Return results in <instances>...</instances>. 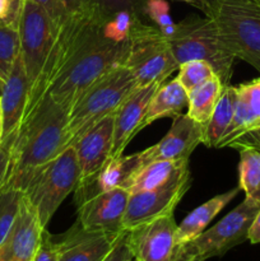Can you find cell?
<instances>
[{
	"label": "cell",
	"instance_id": "6da1fadb",
	"mask_svg": "<svg viewBox=\"0 0 260 261\" xmlns=\"http://www.w3.org/2000/svg\"><path fill=\"white\" fill-rule=\"evenodd\" d=\"M129 42L107 37L102 19L69 18L58 33L46 94L66 110L98 79L124 65Z\"/></svg>",
	"mask_w": 260,
	"mask_h": 261
},
{
	"label": "cell",
	"instance_id": "7a4b0ae2",
	"mask_svg": "<svg viewBox=\"0 0 260 261\" xmlns=\"http://www.w3.org/2000/svg\"><path fill=\"white\" fill-rule=\"evenodd\" d=\"M69 111L48 94L24 117L10 147V162L3 188L24 193L32 178L65 149Z\"/></svg>",
	"mask_w": 260,
	"mask_h": 261
},
{
	"label": "cell",
	"instance_id": "3957f363",
	"mask_svg": "<svg viewBox=\"0 0 260 261\" xmlns=\"http://www.w3.org/2000/svg\"><path fill=\"white\" fill-rule=\"evenodd\" d=\"M18 32L20 56L30 83V99L25 117L46 94L48 71L55 50L56 30L47 12L40 4L32 0H24Z\"/></svg>",
	"mask_w": 260,
	"mask_h": 261
},
{
	"label": "cell",
	"instance_id": "277c9868",
	"mask_svg": "<svg viewBox=\"0 0 260 261\" xmlns=\"http://www.w3.org/2000/svg\"><path fill=\"white\" fill-rule=\"evenodd\" d=\"M138 88L137 81L124 65L116 66L92 84L69 110L65 148L73 145L102 119L114 114Z\"/></svg>",
	"mask_w": 260,
	"mask_h": 261
},
{
	"label": "cell",
	"instance_id": "5b68a950",
	"mask_svg": "<svg viewBox=\"0 0 260 261\" xmlns=\"http://www.w3.org/2000/svg\"><path fill=\"white\" fill-rule=\"evenodd\" d=\"M166 37L178 65L189 60L206 61L222 84L228 86L236 58L226 47L212 18L188 15L176 23L175 31Z\"/></svg>",
	"mask_w": 260,
	"mask_h": 261
},
{
	"label": "cell",
	"instance_id": "8992f818",
	"mask_svg": "<svg viewBox=\"0 0 260 261\" xmlns=\"http://www.w3.org/2000/svg\"><path fill=\"white\" fill-rule=\"evenodd\" d=\"M204 15L214 20L229 53L260 73L259 0H208Z\"/></svg>",
	"mask_w": 260,
	"mask_h": 261
},
{
	"label": "cell",
	"instance_id": "52a82bcc",
	"mask_svg": "<svg viewBox=\"0 0 260 261\" xmlns=\"http://www.w3.org/2000/svg\"><path fill=\"white\" fill-rule=\"evenodd\" d=\"M260 211V204L245 199L212 228L186 244L177 245L172 261H206L223 256L233 247L245 242L249 229Z\"/></svg>",
	"mask_w": 260,
	"mask_h": 261
},
{
	"label": "cell",
	"instance_id": "ba28073f",
	"mask_svg": "<svg viewBox=\"0 0 260 261\" xmlns=\"http://www.w3.org/2000/svg\"><path fill=\"white\" fill-rule=\"evenodd\" d=\"M124 66L139 87L163 83L178 69L167 37L155 25L143 20H138L130 33Z\"/></svg>",
	"mask_w": 260,
	"mask_h": 261
},
{
	"label": "cell",
	"instance_id": "9c48e42d",
	"mask_svg": "<svg viewBox=\"0 0 260 261\" xmlns=\"http://www.w3.org/2000/svg\"><path fill=\"white\" fill-rule=\"evenodd\" d=\"M79 173L75 148L69 145L48 162L25 188L23 194L35 206L45 228L66 196L75 191Z\"/></svg>",
	"mask_w": 260,
	"mask_h": 261
},
{
	"label": "cell",
	"instance_id": "30bf717a",
	"mask_svg": "<svg viewBox=\"0 0 260 261\" xmlns=\"http://www.w3.org/2000/svg\"><path fill=\"white\" fill-rule=\"evenodd\" d=\"M191 186L189 166L181 170L167 184L143 193L130 194L122 221V231H130L160 217L173 214Z\"/></svg>",
	"mask_w": 260,
	"mask_h": 261
},
{
	"label": "cell",
	"instance_id": "8fae6325",
	"mask_svg": "<svg viewBox=\"0 0 260 261\" xmlns=\"http://www.w3.org/2000/svg\"><path fill=\"white\" fill-rule=\"evenodd\" d=\"M176 229L175 217L168 214L126 231L125 242L137 261H172Z\"/></svg>",
	"mask_w": 260,
	"mask_h": 261
},
{
	"label": "cell",
	"instance_id": "7c38bea8",
	"mask_svg": "<svg viewBox=\"0 0 260 261\" xmlns=\"http://www.w3.org/2000/svg\"><path fill=\"white\" fill-rule=\"evenodd\" d=\"M129 196V191L124 188L93 194L76 203V222L87 231L121 233Z\"/></svg>",
	"mask_w": 260,
	"mask_h": 261
},
{
	"label": "cell",
	"instance_id": "4fadbf2b",
	"mask_svg": "<svg viewBox=\"0 0 260 261\" xmlns=\"http://www.w3.org/2000/svg\"><path fill=\"white\" fill-rule=\"evenodd\" d=\"M203 132L204 126L186 114L173 117L168 133L157 144L138 152L140 167L157 161L189 160L195 148L203 143Z\"/></svg>",
	"mask_w": 260,
	"mask_h": 261
},
{
	"label": "cell",
	"instance_id": "5bb4252c",
	"mask_svg": "<svg viewBox=\"0 0 260 261\" xmlns=\"http://www.w3.org/2000/svg\"><path fill=\"white\" fill-rule=\"evenodd\" d=\"M114 114L102 119L73 144L81 172L76 189L93 180L111 157L114 143Z\"/></svg>",
	"mask_w": 260,
	"mask_h": 261
},
{
	"label": "cell",
	"instance_id": "9a60e30c",
	"mask_svg": "<svg viewBox=\"0 0 260 261\" xmlns=\"http://www.w3.org/2000/svg\"><path fill=\"white\" fill-rule=\"evenodd\" d=\"M43 229L35 206L23 194L17 218L0 245V261H33Z\"/></svg>",
	"mask_w": 260,
	"mask_h": 261
},
{
	"label": "cell",
	"instance_id": "2e32d148",
	"mask_svg": "<svg viewBox=\"0 0 260 261\" xmlns=\"http://www.w3.org/2000/svg\"><path fill=\"white\" fill-rule=\"evenodd\" d=\"M0 92L3 116L2 145L12 147L24 119L30 99V83L20 54Z\"/></svg>",
	"mask_w": 260,
	"mask_h": 261
},
{
	"label": "cell",
	"instance_id": "e0dca14e",
	"mask_svg": "<svg viewBox=\"0 0 260 261\" xmlns=\"http://www.w3.org/2000/svg\"><path fill=\"white\" fill-rule=\"evenodd\" d=\"M122 232L106 233L87 231L76 222L60 239H55L59 261H103L119 241Z\"/></svg>",
	"mask_w": 260,
	"mask_h": 261
},
{
	"label": "cell",
	"instance_id": "ac0fdd59",
	"mask_svg": "<svg viewBox=\"0 0 260 261\" xmlns=\"http://www.w3.org/2000/svg\"><path fill=\"white\" fill-rule=\"evenodd\" d=\"M162 83H152L139 87L114 114V143L111 157H119L124 153L133 138L143 130V120L147 112L148 103L158 87Z\"/></svg>",
	"mask_w": 260,
	"mask_h": 261
},
{
	"label": "cell",
	"instance_id": "d6986e66",
	"mask_svg": "<svg viewBox=\"0 0 260 261\" xmlns=\"http://www.w3.org/2000/svg\"><path fill=\"white\" fill-rule=\"evenodd\" d=\"M236 87V111L217 148L228 147L236 138L260 127V78Z\"/></svg>",
	"mask_w": 260,
	"mask_h": 261
},
{
	"label": "cell",
	"instance_id": "ffe728a7",
	"mask_svg": "<svg viewBox=\"0 0 260 261\" xmlns=\"http://www.w3.org/2000/svg\"><path fill=\"white\" fill-rule=\"evenodd\" d=\"M139 160L138 153L130 155H119V157L110 158L103 166L98 175L86 184L82 188L75 189V203L99 193V191L111 190L115 188H124L127 178L137 170H139Z\"/></svg>",
	"mask_w": 260,
	"mask_h": 261
},
{
	"label": "cell",
	"instance_id": "44dd1931",
	"mask_svg": "<svg viewBox=\"0 0 260 261\" xmlns=\"http://www.w3.org/2000/svg\"><path fill=\"white\" fill-rule=\"evenodd\" d=\"M240 188H235L232 190L226 191L223 194L216 195L214 198L209 199L200 206L194 209L183 222L178 224L176 229V246L177 245L186 244L195 239L196 236L204 232L205 227L214 219V217L229 203L232 199L236 198L239 194Z\"/></svg>",
	"mask_w": 260,
	"mask_h": 261
},
{
	"label": "cell",
	"instance_id": "7402d4cb",
	"mask_svg": "<svg viewBox=\"0 0 260 261\" xmlns=\"http://www.w3.org/2000/svg\"><path fill=\"white\" fill-rule=\"evenodd\" d=\"M188 107V92L177 78L165 83L163 82L148 103L147 112L143 120V129L155 120L163 117H176Z\"/></svg>",
	"mask_w": 260,
	"mask_h": 261
},
{
	"label": "cell",
	"instance_id": "603a6c76",
	"mask_svg": "<svg viewBox=\"0 0 260 261\" xmlns=\"http://www.w3.org/2000/svg\"><path fill=\"white\" fill-rule=\"evenodd\" d=\"M188 166L189 160L157 161V162L148 163L135 171L127 178L124 189H126L129 194L153 190L167 184L171 178L175 177L181 170Z\"/></svg>",
	"mask_w": 260,
	"mask_h": 261
},
{
	"label": "cell",
	"instance_id": "cb8c5ba5",
	"mask_svg": "<svg viewBox=\"0 0 260 261\" xmlns=\"http://www.w3.org/2000/svg\"><path fill=\"white\" fill-rule=\"evenodd\" d=\"M237 105V87L224 86L221 98L217 103L216 110L212 114L211 120L204 126L203 144L208 148H217L226 130L228 129Z\"/></svg>",
	"mask_w": 260,
	"mask_h": 261
},
{
	"label": "cell",
	"instance_id": "d4e9b609",
	"mask_svg": "<svg viewBox=\"0 0 260 261\" xmlns=\"http://www.w3.org/2000/svg\"><path fill=\"white\" fill-rule=\"evenodd\" d=\"M223 87L221 79L216 75L188 93L186 115L201 126H205L221 98Z\"/></svg>",
	"mask_w": 260,
	"mask_h": 261
},
{
	"label": "cell",
	"instance_id": "484cf974",
	"mask_svg": "<svg viewBox=\"0 0 260 261\" xmlns=\"http://www.w3.org/2000/svg\"><path fill=\"white\" fill-rule=\"evenodd\" d=\"M239 188L245 193V199L260 204V152L240 149Z\"/></svg>",
	"mask_w": 260,
	"mask_h": 261
},
{
	"label": "cell",
	"instance_id": "4316f807",
	"mask_svg": "<svg viewBox=\"0 0 260 261\" xmlns=\"http://www.w3.org/2000/svg\"><path fill=\"white\" fill-rule=\"evenodd\" d=\"M19 54L20 41L18 28L0 22V79L4 83Z\"/></svg>",
	"mask_w": 260,
	"mask_h": 261
},
{
	"label": "cell",
	"instance_id": "83f0119b",
	"mask_svg": "<svg viewBox=\"0 0 260 261\" xmlns=\"http://www.w3.org/2000/svg\"><path fill=\"white\" fill-rule=\"evenodd\" d=\"M177 70L178 75L176 78L188 93L217 75L211 64L204 60L185 61L178 65Z\"/></svg>",
	"mask_w": 260,
	"mask_h": 261
},
{
	"label": "cell",
	"instance_id": "f1b7e54d",
	"mask_svg": "<svg viewBox=\"0 0 260 261\" xmlns=\"http://www.w3.org/2000/svg\"><path fill=\"white\" fill-rule=\"evenodd\" d=\"M22 198V191L15 189L3 188L0 190V245L8 236L17 218Z\"/></svg>",
	"mask_w": 260,
	"mask_h": 261
},
{
	"label": "cell",
	"instance_id": "f546056e",
	"mask_svg": "<svg viewBox=\"0 0 260 261\" xmlns=\"http://www.w3.org/2000/svg\"><path fill=\"white\" fill-rule=\"evenodd\" d=\"M97 13L102 20L120 12L132 13L140 20L148 22L144 14L147 0H93Z\"/></svg>",
	"mask_w": 260,
	"mask_h": 261
},
{
	"label": "cell",
	"instance_id": "4dcf8cb0",
	"mask_svg": "<svg viewBox=\"0 0 260 261\" xmlns=\"http://www.w3.org/2000/svg\"><path fill=\"white\" fill-rule=\"evenodd\" d=\"M144 14L148 22H152L165 36H170L175 31L176 23L171 17L170 5L166 0H147Z\"/></svg>",
	"mask_w": 260,
	"mask_h": 261
},
{
	"label": "cell",
	"instance_id": "1f68e13d",
	"mask_svg": "<svg viewBox=\"0 0 260 261\" xmlns=\"http://www.w3.org/2000/svg\"><path fill=\"white\" fill-rule=\"evenodd\" d=\"M32 2L40 4L47 12L48 17L51 18L54 25H55L56 36H58V33L65 27L69 18H70L63 3L60 0H32Z\"/></svg>",
	"mask_w": 260,
	"mask_h": 261
},
{
	"label": "cell",
	"instance_id": "d6a6232c",
	"mask_svg": "<svg viewBox=\"0 0 260 261\" xmlns=\"http://www.w3.org/2000/svg\"><path fill=\"white\" fill-rule=\"evenodd\" d=\"M33 261H59L56 240L47 228L43 229Z\"/></svg>",
	"mask_w": 260,
	"mask_h": 261
},
{
	"label": "cell",
	"instance_id": "836d02e7",
	"mask_svg": "<svg viewBox=\"0 0 260 261\" xmlns=\"http://www.w3.org/2000/svg\"><path fill=\"white\" fill-rule=\"evenodd\" d=\"M60 2L63 3L70 18L99 17L93 0H60Z\"/></svg>",
	"mask_w": 260,
	"mask_h": 261
},
{
	"label": "cell",
	"instance_id": "e575fe53",
	"mask_svg": "<svg viewBox=\"0 0 260 261\" xmlns=\"http://www.w3.org/2000/svg\"><path fill=\"white\" fill-rule=\"evenodd\" d=\"M228 147L233 149H254L260 152V127L251 130L249 133H245L241 137L236 138L232 143H229Z\"/></svg>",
	"mask_w": 260,
	"mask_h": 261
},
{
	"label": "cell",
	"instance_id": "d590c367",
	"mask_svg": "<svg viewBox=\"0 0 260 261\" xmlns=\"http://www.w3.org/2000/svg\"><path fill=\"white\" fill-rule=\"evenodd\" d=\"M125 236H126V231L122 232L119 241L116 242L114 249L110 251V254L105 257L103 261H124L129 259V257H132V255H130L129 252V249H127L126 246V242H125Z\"/></svg>",
	"mask_w": 260,
	"mask_h": 261
},
{
	"label": "cell",
	"instance_id": "8d00e7d4",
	"mask_svg": "<svg viewBox=\"0 0 260 261\" xmlns=\"http://www.w3.org/2000/svg\"><path fill=\"white\" fill-rule=\"evenodd\" d=\"M10 162V147L7 145H0V190L3 189L7 177L8 168Z\"/></svg>",
	"mask_w": 260,
	"mask_h": 261
},
{
	"label": "cell",
	"instance_id": "74e56055",
	"mask_svg": "<svg viewBox=\"0 0 260 261\" xmlns=\"http://www.w3.org/2000/svg\"><path fill=\"white\" fill-rule=\"evenodd\" d=\"M23 2H24V0H9L10 12H9V17H8V19L5 20V23L18 28V23H19V17H20V12H22Z\"/></svg>",
	"mask_w": 260,
	"mask_h": 261
},
{
	"label": "cell",
	"instance_id": "f35d334b",
	"mask_svg": "<svg viewBox=\"0 0 260 261\" xmlns=\"http://www.w3.org/2000/svg\"><path fill=\"white\" fill-rule=\"evenodd\" d=\"M247 240L254 245L260 244V211L257 212L256 217H255L254 222H252L251 227H250Z\"/></svg>",
	"mask_w": 260,
	"mask_h": 261
},
{
	"label": "cell",
	"instance_id": "ab89813d",
	"mask_svg": "<svg viewBox=\"0 0 260 261\" xmlns=\"http://www.w3.org/2000/svg\"><path fill=\"white\" fill-rule=\"evenodd\" d=\"M178 2H184L186 4H190L191 7L196 8V9H200L204 14L208 10V0H178Z\"/></svg>",
	"mask_w": 260,
	"mask_h": 261
},
{
	"label": "cell",
	"instance_id": "60d3db41",
	"mask_svg": "<svg viewBox=\"0 0 260 261\" xmlns=\"http://www.w3.org/2000/svg\"><path fill=\"white\" fill-rule=\"evenodd\" d=\"M10 3L9 0H0V22H5L9 17Z\"/></svg>",
	"mask_w": 260,
	"mask_h": 261
},
{
	"label": "cell",
	"instance_id": "b9f144b4",
	"mask_svg": "<svg viewBox=\"0 0 260 261\" xmlns=\"http://www.w3.org/2000/svg\"><path fill=\"white\" fill-rule=\"evenodd\" d=\"M3 139V116H2V105H0V145Z\"/></svg>",
	"mask_w": 260,
	"mask_h": 261
},
{
	"label": "cell",
	"instance_id": "7bdbcfd3",
	"mask_svg": "<svg viewBox=\"0 0 260 261\" xmlns=\"http://www.w3.org/2000/svg\"><path fill=\"white\" fill-rule=\"evenodd\" d=\"M3 87H4V82L2 81V79H0V91H2V88Z\"/></svg>",
	"mask_w": 260,
	"mask_h": 261
},
{
	"label": "cell",
	"instance_id": "ee69618b",
	"mask_svg": "<svg viewBox=\"0 0 260 261\" xmlns=\"http://www.w3.org/2000/svg\"><path fill=\"white\" fill-rule=\"evenodd\" d=\"M124 261H137V260L133 259V257H129V259H126V260H124Z\"/></svg>",
	"mask_w": 260,
	"mask_h": 261
},
{
	"label": "cell",
	"instance_id": "f6af8a7d",
	"mask_svg": "<svg viewBox=\"0 0 260 261\" xmlns=\"http://www.w3.org/2000/svg\"><path fill=\"white\" fill-rule=\"evenodd\" d=\"M259 2H260V0H259Z\"/></svg>",
	"mask_w": 260,
	"mask_h": 261
}]
</instances>
